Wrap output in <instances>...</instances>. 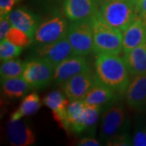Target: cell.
<instances>
[{"label": "cell", "instance_id": "obj_26", "mask_svg": "<svg viewBox=\"0 0 146 146\" xmlns=\"http://www.w3.org/2000/svg\"><path fill=\"white\" fill-rule=\"evenodd\" d=\"M106 143L107 145L110 146L132 145V139H131L127 133H123L111 137Z\"/></svg>", "mask_w": 146, "mask_h": 146}, {"label": "cell", "instance_id": "obj_11", "mask_svg": "<svg viewBox=\"0 0 146 146\" xmlns=\"http://www.w3.org/2000/svg\"><path fill=\"white\" fill-rule=\"evenodd\" d=\"M69 100L65 94L60 91L54 90L49 93L43 98V105L51 110L54 120L63 127L69 131V123L68 120V106Z\"/></svg>", "mask_w": 146, "mask_h": 146}, {"label": "cell", "instance_id": "obj_13", "mask_svg": "<svg viewBox=\"0 0 146 146\" xmlns=\"http://www.w3.org/2000/svg\"><path fill=\"white\" fill-rule=\"evenodd\" d=\"M97 0H63V15L69 21L90 18L98 10Z\"/></svg>", "mask_w": 146, "mask_h": 146}, {"label": "cell", "instance_id": "obj_29", "mask_svg": "<svg viewBox=\"0 0 146 146\" xmlns=\"http://www.w3.org/2000/svg\"><path fill=\"white\" fill-rule=\"evenodd\" d=\"M132 145L146 146V128H138L135 131L132 137Z\"/></svg>", "mask_w": 146, "mask_h": 146}, {"label": "cell", "instance_id": "obj_18", "mask_svg": "<svg viewBox=\"0 0 146 146\" xmlns=\"http://www.w3.org/2000/svg\"><path fill=\"white\" fill-rule=\"evenodd\" d=\"M131 76L146 75V42L123 55Z\"/></svg>", "mask_w": 146, "mask_h": 146}, {"label": "cell", "instance_id": "obj_2", "mask_svg": "<svg viewBox=\"0 0 146 146\" xmlns=\"http://www.w3.org/2000/svg\"><path fill=\"white\" fill-rule=\"evenodd\" d=\"M89 19L94 35V52L119 54L123 51V33L107 24L98 9Z\"/></svg>", "mask_w": 146, "mask_h": 146}, {"label": "cell", "instance_id": "obj_5", "mask_svg": "<svg viewBox=\"0 0 146 146\" xmlns=\"http://www.w3.org/2000/svg\"><path fill=\"white\" fill-rule=\"evenodd\" d=\"M68 29L67 17L60 13H54L40 22L34 34L33 43L43 45L56 42L67 36Z\"/></svg>", "mask_w": 146, "mask_h": 146}, {"label": "cell", "instance_id": "obj_17", "mask_svg": "<svg viewBox=\"0 0 146 146\" xmlns=\"http://www.w3.org/2000/svg\"><path fill=\"white\" fill-rule=\"evenodd\" d=\"M9 17L13 26L25 32L33 39L35 32L40 24L39 16L27 7H20L11 11Z\"/></svg>", "mask_w": 146, "mask_h": 146}, {"label": "cell", "instance_id": "obj_24", "mask_svg": "<svg viewBox=\"0 0 146 146\" xmlns=\"http://www.w3.org/2000/svg\"><path fill=\"white\" fill-rule=\"evenodd\" d=\"M101 111H102L101 109L98 106L86 104L85 110L84 112L83 120H82L83 131L94 130L98 121Z\"/></svg>", "mask_w": 146, "mask_h": 146}, {"label": "cell", "instance_id": "obj_12", "mask_svg": "<svg viewBox=\"0 0 146 146\" xmlns=\"http://www.w3.org/2000/svg\"><path fill=\"white\" fill-rule=\"evenodd\" d=\"M82 100L87 105L98 106L101 110H107L116 102V93L97 80Z\"/></svg>", "mask_w": 146, "mask_h": 146}, {"label": "cell", "instance_id": "obj_21", "mask_svg": "<svg viewBox=\"0 0 146 146\" xmlns=\"http://www.w3.org/2000/svg\"><path fill=\"white\" fill-rule=\"evenodd\" d=\"M43 102H42L40 97L36 93H31L25 96L19 106L18 109L16 110L11 115V120L21 119L23 117L29 116L35 114L41 108Z\"/></svg>", "mask_w": 146, "mask_h": 146}, {"label": "cell", "instance_id": "obj_32", "mask_svg": "<svg viewBox=\"0 0 146 146\" xmlns=\"http://www.w3.org/2000/svg\"><path fill=\"white\" fill-rule=\"evenodd\" d=\"M130 1L131 3H134V2H135V0H130Z\"/></svg>", "mask_w": 146, "mask_h": 146}, {"label": "cell", "instance_id": "obj_15", "mask_svg": "<svg viewBox=\"0 0 146 146\" xmlns=\"http://www.w3.org/2000/svg\"><path fill=\"white\" fill-rule=\"evenodd\" d=\"M145 42H146V20L137 16L123 33V52L127 53Z\"/></svg>", "mask_w": 146, "mask_h": 146}, {"label": "cell", "instance_id": "obj_14", "mask_svg": "<svg viewBox=\"0 0 146 146\" xmlns=\"http://www.w3.org/2000/svg\"><path fill=\"white\" fill-rule=\"evenodd\" d=\"M128 106L137 111L146 110V75L133 76L125 92Z\"/></svg>", "mask_w": 146, "mask_h": 146}, {"label": "cell", "instance_id": "obj_30", "mask_svg": "<svg viewBox=\"0 0 146 146\" xmlns=\"http://www.w3.org/2000/svg\"><path fill=\"white\" fill-rule=\"evenodd\" d=\"M134 5L136 7L138 16L141 17H146V0H135Z\"/></svg>", "mask_w": 146, "mask_h": 146}, {"label": "cell", "instance_id": "obj_16", "mask_svg": "<svg viewBox=\"0 0 146 146\" xmlns=\"http://www.w3.org/2000/svg\"><path fill=\"white\" fill-rule=\"evenodd\" d=\"M7 134L11 145L29 146L36 141L31 127L21 119H10L7 126Z\"/></svg>", "mask_w": 146, "mask_h": 146}, {"label": "cell", "instance_id": "obj_22", "mask_svg": "<svg viewBox=\"0 0 146 146\" xmlns=\"http://www.w3.org/2000/svg\"><path fill=\"white\" fill-rule=\"evenodd\" d=\"M25 67V62L17 58L2 61L0 66L1 80L22 76Z\"/></svg>", "mask_w": 146, "mask_h": 146}, {"label": "cell", "instance_id": "obj_23", "mask_svg": "<svg viewBox=\"0 0 146 146\" xmlns=\"http://www.w3.org/2000/svg\"><path fill=\"white\" fill-rule=\"evenodd\" d=\"M5 39L14 45L23 48L29 46L33 43V39L31 36H29L25 32L13 25L11 27L9 31L7 32Z\"/></svg>", "mask_w": 146, "mask_h": 146}, {"label": "cell", "instance_id": "obj_19", "mask_svg": "<svg viewBox=\"0 0 146 146\" xmlns=\"http://www.w3.org/2000/svg\"><path fill=\"white\" fill-rule=\"evenodd\" d=\"M3 94L9 98H20L26 96L33 89L23 76L1 80Z\"/></svg>", "mask_w": 146, "mask_h": 146}, {"label": "cell", "instance_id": "obj_3", "mask_svg": "<svg viewBox=\"0 0 146 146\" xmlns=\"http://www.w3.org/2000/svg\"><path fill=\"white\" fill-rule=\"evenodd\" d=\"M98 10L107 24L122 33L138 16L134 3L130 0H104Z\"/></svg>", "mask_w": 146, "mask_h": 146}, {"label": "cell", "instance_id": "obj_6", "mask_svg": "<svg viewBox=\"0 0 146 146\" xmlns=\"http://www.w3.org/2000/svg\"><path fill=\"white\" fill-rule=\"evenodd\" d=\"M128 127L124 107L119 102H115L106 110L101 123V138L106 142L113 136L127 133Z\"/></svg>", "mask_w": 146, "mask_h": 146}, {"label": "cell", "instance_id": "obj_8", "mask_svg": "<svg viewBox=\"0 0 146 146\" xmlns=\"http://www.w3.org/2000/svg\"><path fill=\"white\" fill-rule=\"evenodd\" d=\"M31 52V58H37L46 59L54 67L73 54L67 36L51 43L36 45Z\"/></svg>", "mask_w": 146, "mask_h": 146}, {"label": "cell", "instance_id": "obj_20", "mask_svg": "<svg viewBox=\"0 0 146 146\" xmlns=\"http://www.w3.org/2000/svg\"><path fill=\"white\" fill-rule=\"evenodd\" d=\"M86 103L82 99L70 101L68 106V120L69 131L79 134L83 131L82 120Z\"/></svg>", "mask_w": 146, "mask_h": 146}, {"label": "cell", "instance_id": "obj_28", "mask_svg": "<svg viewBox=\"0 0 146 146\" xmlns=\"http://www.w3.org/2000/svg\"><path fill=\"white\" fill-rule=\"evenodd\" d=\"M21 0H0V16L9 15L13 7Z\"/></svg>", "mask_w": 146, "mask_h": 146}, {"label": "cell", "instance_id": "obj_7", "mask_svg": "<svg viewBox=\"0 0 146 146\" xmlns=\"http://www.w3.org/2000/svg\"><path fill=\"white\" fill-rule=\"evenodd\" d=\"M55 67L46 59L33 58L25 62L23 77L33 89L46 87L54 80Z\"/></svg>", "mask_w": 146, "mask_h": 146}, {"label": "cell", "instance_id": "obj_10", "mask_svg": "<svg viewBox=\"0 0 146 146\" xmlns=\"http://www.w3.org/2000/svg\"><path fill=\"white\" fill-rule=\"evenodd\" d=\"M89 68L85 56L72 54L55 67L54 81L58 85H62L75 75Z\"/></svg>", "mask_w": 146, "mask_h": 146}, {"label": "cell", "instance_id": "obj_4", "mask_svg": "<svg viewBox=\"0 0 146 146\" xmlns=\"http://www.w3.org/2000/svg\"><path fill=\"white\" fill-rule=\"evenodd\" d=\"M67 37L73 54L87 56L94 52V35L89 18L72 21L68 25Z\"/></svg>", "mask_w": 146, "mask_h": 146}, {"label": "cell", "instance_id": "obj_25", "mask_svg": "<svg viewBox=\"0 0 146 146\" xmlns=\"http://www.w3.org/2000/svg\"><path fill=\"white\" fill-rule=\"evenodd\" d=\"M23 47L18 46L7 39L1 40L0 42V58L1 61H5L7 59L17 58L22 52Z\"/></svg>", "mask_w": 146, "mask_h": 146}, {"label": "cell", "instance_id": "obj_31", "mask_svg": "<svg viewBox=\"0 0 146 146\" xmlns=\"http://www.w3.org/2000/svg\"><path fill=\"white\" fill-rule=\"evenodd\" d=\"M77 145L80 146H99L101 143L98 140L91 137H84L80 139L77 143Z\"/></svg>", "mask_w": 146, "mask_h": 146}, {"label": "cell", "instance_id": "obj_27", "mask_svg": "<svg viewBox=\"0 0 146 146\" xmlns=\"http://www.w3.org/2000/svg\"><path fill=\"white\" fill-rule=\"evenodd\" d=\"M9 15L0 16V41L5 39L7 32L12 26Z\"/></svg>", "mask_w": 146, "mask_h": 146}, {"label": "cell", "instance_id": "obj_33", "mask_svg": "<svg viewBox=\"0 0 146 146\" xmlns=\"http://www.w3.org/2000/svg\"><path fill=\"white\" fill-rule=\"evenodd\" d=\"M145 20H146V17H145Z\"/></svg>", "mask_w": 146, "mask_h": 146}, {"label": "cell", "instance_id": "obj_9", "mask_svg": "<svg viewBox=\"0 0 146 146\" xmlns=\"http://www.w3.org/2000/svg\"><path fill=\"white\" fill-rule=\"evenodd\" d=\"M97 80L96 74L91 71V68H89L75 75L61 86L63 94L69 101L83 99Z\"/></svg>", "mask_w": 146, "mask_h": 146}, {"label": "cell", "instance_id": "obj_1", "mask_svg": "<svg viewBox=\"0 0 146 146\" xmlns=\"http://www.w3.org/2000/svg\"><path fill=\"white\" fill-rule=\"evenodd\" d=\"M95 74L101 83L116 94H124L130 82L124 58L115 54H97Z\"/></svg>", "mask_w": 146, "mask_h": 146}]
</instances>
